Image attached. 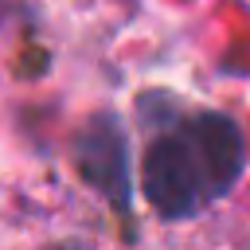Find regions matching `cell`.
<instances>
[{
  "label": "cell",
  "mask_w": 250,
  "mask_h": 250,
  "mask_svg": "<svg viewBox=\"0 0 250 250\" xmlns=\"http://www.w3.org/2000/svg\"><path fill=\"white\" fill-rule=\"evenodd\" d=\"M141 191L160 219H191L211 203V184L184 125L152 137L141 156Z\"/></svg>",
  "instance_id": "1"
},
{
  "label": "cell",
  "mask_w": 250,
  "mask_h": 250,
  "mask_svg": "<svg viewBox=\"0 0 250 250\" xmlns=\"http://www.w3.org/2000/svg\"><path fill=\"white\" fill-rule=\"evenodd\" d=\"M74 168L117 211H129V203H133V152H129V133L113 109L90 113L78 125Z\"/></svg>",
  "instance_id": "2"
},
{
  "label": "cell",
  "mask_w": 250,
  "mask_h": 250,
  "mask_svg": "<svg viewBox=\"0 0 250 250\" xmlns=\"http://www.w3.org/2000/svg\"><path fill=\"white\" fill-rule=\"evenodd\" d=\"M184 129H188V137L199 152V164L207 172L211 199H223L242 180V168H246V137H242L238 121L219 109H203Z\"/></svg>",
  "instance_id": "3"
}]
</instances>
